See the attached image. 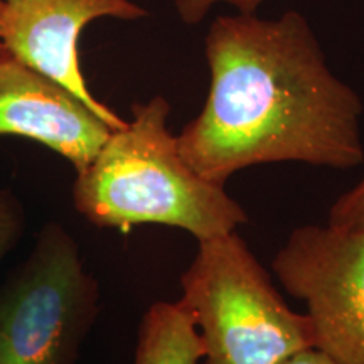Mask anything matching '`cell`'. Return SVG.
I'll return each mask as SVG.
<instances>
[{"label":"cell","mask_w":364,"mask_h":364,"mask_svg":"<svg viewBox=\"0 0 364 364\" xmlns=\"http://www.w3.org/2000/svg\"><path fill=\"white\" fill-rule=\"evenodd\" d=\"M169 115L171 105L161 95L135 103L130 120L76 172L73 204L91 225L122 231L164 225L203 241L248 223L225 184L204 179L182 157Z\"/></svg>","instance_id":"obj_2"},{"label":"cell","mask_w":364,"mask_h":364,"mask_svg":"<svg viewBox=\"0 0 364 364\" xmlns=\"http://www.w3.org/2000/svg\"><path fill=\"white\" fill-rule=\"evenodd\" d=\"M211 85L177 145L204 179L275 162L353 169L364 162L363 102L331 71L300 12L221 16L206 36Z\"/></svg>","instance_id":"obj_1"},{"label":"cell","mask_w":364,"mask_h":364,"mask_svg":"<svg viewBox=\"0 0 364 364\" xmlns=\"http://www.w3.org/2000/svg\"><path fill=\"white\" fill-rule=\"evenodd\" d=\"M26 216L24 208L12 189H0V263L9 252L16 247L22 231H24Z\"/></svg>","instance_id":"obj_9"},{"label":"cell","mask_w":364,"mask_h":364,"mask_svg":"<svg viewBox=\"0 0 364 364\" xmlns=\"http://www.w3.org/2000/svg\"><path fill=\"white\" fill-rule=\"evenodd\" d=\"M201 359L198 331L179 302L152 304L140 321L134 364H199Z\"/></svg>","instance_id":"obj_8"},{"label":"cell","mask_w":364,"mask_h":364,"mask_svg":"<svg viewBox=\"0 0 364 364\" xmlns=\"http://www.w3.org/2000/svg\"><path fill=\"white\" fill-rule=\"evenodd\" d=\"M147 11L132 0H2L0 41L9 54L70 90L113 130L127 120L91 93L80 65L78 43L90 22L136 21Z\"/></svg>","instance_id":"obj_6"},{"label":"cell","mask_w":364,"mask_h":364,"mask_svg":"<svg viewBox=\"0 0 364 364\" xmlns=\"http://www.w3.org/2000/svg\"><path fill=\"white\" fill-rule=\"evenodd\" d=\"M181 289L177 302L201 341L199 364H284L314 348L307 314L287 306L236 231L198 241Z\"/></svg>","instance_id":"obj_3"},{"label":"cell","mask_w":364,"mask_h":364,"mask_svg":"<svg viewBox=\"0 0 364 364\" xmlns=\"http://www.w3.org/2000/svg\"><path fill=\"white\" fill-rule=\"evenodd\" d=\"M327 225L343 230L364 228V177L353 189L336 199L329 211Z\"/></svg>","instance_id":"obj_10"},{"label":"cell","mask_w":364,"mask_h":364,"mask_svg":"<svg viewBox=\"0 0 364 364\" xmlns=\"http://www.w3.org/2000/svg\"><path fill=\"white\" fill-rule=\"evenodd\" d=\"M284 364H338V363L332 361L327 354L318 351V349L309 348L297 354H294V356L287 359Z\"/></svg>","instance_id":"obj_12"},{"label":"cell","mask_w":364,"mask_h":364,"mask_svg":"<svg viewBox=\"0 0 364 364\" xmlns=\"http://www.w3.org/2000/svg\"><path fill=\"white\" fill-rule=\"evenodd\" d=\"M265 0H176L181 21L186 24H199L216 4H228L238 9L240 14H255Z\"/></svg>","instance_id":"obj_11"},{"label":"cell","mask_w":364,"mask_h":364,"mask_svg":"<svg viewBox=\"0 0 364 364\" xmlns=\"http://www.w3.org/2000/svg\"><path fill=\"white\" fill-rule=\"evenodd\" d=\"M112 132L65 86L12 54L0 56V136L16 135L43 144L80 172Z\"/></svg>","instance_id":"obj_7"},{"label":"cell","mask_w":364,"mask_h":364,"mask_svg":"<svg viewBox=\"0 0 364 364\" xmlns=\"http://www.w3.org/2000/svg\"><path fill=\"white\" fill-rule=\"evenodd\" d=\"M272 268L306 304L314 348L338 364H364V228H295Z\"/></svg>","instance_id":"obj_5"},{"label":"cell","mask_w":364,"mask_h":364,"mask_svg":"<svg viewBox=\"0 0 364 364\" xmlns=\"http://www.w3.org/2000/svg\"><path fill=\"white\" fill-rule=\"evenodd\" d=\"M100 312V285L61 223L0 289V364H76Z\"/></svg>","instance_id":"obj_4"},{"label":"cell","mask_w":364,"mask_h":364,"mask_svg":"<svg viewBox=\"0 0 364 364\" xmlns=\"http://www.w3.org/2000/svg\"><path fill=\"white\" fill-rule=\"evenodd\" d=\"M0 16H2V0H0ZM4 53H7V51H6V48H4L2 41H0V56H2Z\"/></svg>","instance_id":"obj_13"}]
</instances>
